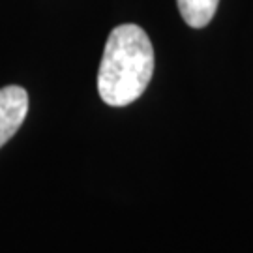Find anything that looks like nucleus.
Listing matches in <instances>:
<instances>
[{"label":"nucleus","mask_w":253,"mask_h":253,"mask_svg":"<svg viewBox=\"0 0 253 253\" xmlns=\"http://www.w3.org/2000/svg\"><path fill=\"white\" fill-rule=\"evenodd\" d=\"M28 113V94L23 86L0 88V148L17 133Z\"/></svg>","instance_id":"2"},{"label":"nucleus","mask_w":253,"mask_h":253,"mask_svg":"<svg viewBox=\"0 0 253 253\" xmlns=\"http://www.w3.org/2000/svg\"><path fill=\"white\" fill-rule=\"evenodd\" d=\"M154 73V47L137 25L111 30L98 72L100 98L111 107H126L141 98Z\"/></svg>","instance_id":"1"},{"label":"nucleus","mask_w":253,"mask_h":253,"mask_svg":"<svg viewBox=\"0 0 253 253\" xmlns=\"http://www.w3.org/2000/svg\"><path fill=\"white\" fill-rule=\"evenodd\" d=\"M182 19L191 28H203L214 19L219 0H176Z\"/></svg>","instance_id":"3"}]
</instances>
